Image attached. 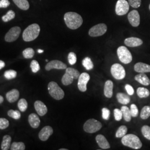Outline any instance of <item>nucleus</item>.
Wrapping results in <instances>:
<instances>
[{
	"mask_svg": "<svg viewBox=\"0 0 150 150\" xmlns=\"http://www.w3.org/2000/svg\"><path fill=\"white\" fill-rule=\"evenodd\" d=\"M127 132V128L126 126H121L116 132V137L117 138L122 137L125 135L126 134Z\"/></svg>",
	"mask_w": 150,
	"mask_h": 150,
	"instance_id": "obj_31",
	"label": "nucleus"
},
{
	"mask_svg": "<svg viewBox=\"0 0 150 150\" xmlns=\"http://www.w3.org/2000/svg\"><path fill=\"white\" fill-rule=\"evenodd\" d=\"M7 115L9 117L13 118L15 120H18L21 117V113L18 111H15L13 110H10L8 111Z\"/></svg>",
	"mask_w": 150,
	"mask_h": 150,
	"instance_id": "obj_39",
	"label": "nucleus"
},
{
	"mask_svg": "<svg viewBox=\"0 0 150 150\" xmlns=\"http://www.w3.org/2000/svg\"><path fill=\"white\" fill-rule=\"evenodd\" d=\"M117 56L120 61L125 64H128L131 62L132 56L129 50L125 46H120L117 51Z\"/></svg>",
	"mask_w": 150,
	"mask_h": 150,
	"instance_id": "obj_6",
	"label": "nucleus"
},
{
	"mask_svg": "<svg viewBox=\"0 0 150 150\" xmlns=\"http://www.w3.org/2000/svg\"><path fill=\"white\" fill-rule=\"evenodd\" d=\"M11 137L10 135H5L4 136L1 144V149L8 150L11 146Z\"/></svg>",
	"mask_w": 150,
	"mask_h": 150,
	"instance_id": "obj_25",
	"label": "nucleus"
},
{
	"mask_svg": "<svg viewBox=\"0 0 150 150\" xmlns=\"http://www.w3.org/2000/svg\"><path fill=\"white\" fill-rule=\"evenodd\" d=\"M38 53L41 54V53H43V50H40V49H39V50H38Z\"/></svg>",
	"mask_w": 150,
	"mask_h": 150,
	"instance_id": "obj_51",
	"label": "nucleus"
},
{
	"mask_svg": "<svg viewBox=\"0 0 150 150\" xmlns=\"http://www.w3.org/2000/svg\"><path fill=\"white\" fill-rule=\"evenodd\" d=\"M111 72L113 77L118 80H122L126 76V71L123 66L119 64H113L111 68Z\"/></svg>",
	"mask_w": 150,
	"mask_h": 150,
	"instance_id": "obj_8",
	"label": "nucleus"
},
{
	"mask_svg": "<svg viewBox=\"0 0 150 150\" xmlns=\"http://www.w3.org/2000/svg\"><path fill=\"white\" fill-rule=\"evenodd\" d=\"M20 96L19 91L16 89H13L11 91H8L6 93V99L10 103L16 102Z\"/></svg>",
	"mask_w": 150,
	"mask_h": 150,
	"instance_id": "obj_18",
	"label": "nucleus"
},
{
	"mask_svg": "<svg viewBox=\"0 0 150 150\" xmlns=\"http://www.w3.org/2000/svg\"><path fill=\"white\" fill-rule=\"evenodd\" d=\"M150 116V106H145L141 110L140 117L143 120H146Z\"/></svg>",
	"mask_w": 150,
	"mask_h": 150,
	"instance_id": "obj_29",
	"label": "nucleus"
},
{
	"mask_svg": "<svg viewBox=\"0 0 150 150\" xmlns=\"http://www.w3.org/2000/svg\"><path fill=\"white\" fill-rule=\"evenodd\" d=\"M48 90L51 96L56 100H62L64 97V91L54 81L50 82L48 83Z\"/></svg>",
	"mask_w": 150,
	"mask_h": 150,
	"instance_id": "obj_4",
	"label": "nucleus"
},
{
	"mask_svg": "<svg viewBox=\"0 0 150 150\" xmlns=\"http://www.w3.org/2000/svg\"><path fill=\"white\" fill-rule=\"evenodd\" d=\"M141 132L143 136L146 139L150 140V127L147 125H144L141 129Z\"/></svg>",
	"mask_w": 150,
	"mask_h": 150,
	"instance_id": "obj_38",
	"label": "nucleus"
},
{
	"mask_svg": "<svg viewBox=\"0 0 150 150\" xmlns=\"http://www.w3.org/2000/svg\"><path fill=\"white\" fill-rule=\"evenodd\" d=\"M102 118L105 120H108L110 116V111L107 108H103L102 110Z\"/></svg>",
	"mask_w": 150,
	"mask_h": 150,
	"instance_id": "obj_46",
	"label": "nucleus"
},
{
	"mask_svg": "<svg viewBox=\"0 0 150 150\" xmlns=\"http://www.w3.org/2000/svg\"><path fill=\"white\" fill-rule=\"evenodd\" d=\"M96 141L98 145L103 150H106L110 148V145L107 139L102 134H98L96 137Z\"/></svg>",
	"mask_w": 150,
	"mask_h": 150,
	"instance_id": "obj_17",
	"label": "nucleus"
},
{
	"mask_svg": "<svg viewBox=\"0 0 150 150\" xmlns=\"http://www.w3.org/2000/svg\"><path fill=\"white\" fill-rule=\"evenodd\" d=\"M5 66V63L3 61L0 60V70L3 69Z\"/></svg>",
	"mask_w": 150,
	"mask_h": 150,
	"instance_id": "obj_49",
	"label": "nucleus"
},
{
	"mask_svg": "<svg viewBox=\"0 0 150 150\" xmlns=\"http://www.w3.org/2000/svg\"><path fill=\"white\" fill-rule=\"evenodd\" d=\"M82 65L87 70H92L93 68V64L90 57H86L82 60Z\"/></svg>",
	"mask_w": 150,
	"mask_h": 150,
	"instance_id": "obj_32",
	"label": "nucleus"
},
{
	"mask_svg": "<svg viewBox=\"0 0 150 150\" xmlns=\"http://www.w3.org/2000/svg\"><path fill=\"white\" fill-rule=\"evenodd\" d=\"M137 94L139 98H147L150 96V91L144 87H139L137 90Z\"/></svg>",
	"mask_w": 150,
	"mask_h": 150,
	"instance_id": "obj_27",
	"label": "nucleus"
},
{
	"mask_svg": "<svg viewBox=\"0 0 150 150\" xmlns=\"http://www.w3.org/2000/svg\"><path fill=\"white\" fill-rule=\"evenodd\" d=\"M46 62H48V59H46Z\"/></svg>",
	"mask_w": 150,
	"mask_h": 150,
	"instance_id": "obj_53",
	"label": "nucleus"
},
{
	"mask_svg": "<svg viewBox=\"0 0 150 150\" xmlns=\"http://www.w3.org/2000/svg\"><path fill=\"white\" fill-rule=\"evenodd\" d=\"M59 150H67V149H60Z\"/></svg>",
	"mask_w": 150,
	"mask_h": 150,
	"instance_id": "obj_52",
	"label": "nucleus"
},
{
	"mask_svg": "<svg viewBox=\"0 0 150 150\" xmlns=\"http://www.w3.org/2000/svg\"><path fill=\"white\" fill-rule=\"evenodd\" d=\"M134 70L137 72H150V65L142 62H138L134 64Z\"/></svg>",
	"mask_w": 150,
	"mask_h": 150,
	"instance_id": "obj_19",
	"label": "nucleus"
},
{
	"mask_svg": "<svg viewBox=\"0 0 150 150\" xmlns=\"http://www.w3.org/2000/svg\"><path fill=\"white\" fill-rule=\"evenodd\" d=\"M34 106L36 112L40 116H43L47 112L46 106L41 101H36L34 103Z\"/></svg>",
	"mask_w": 150,
	"mask_h": 150,
	"instance_id": "obj_16",
	"label": "nucleus"
},
{
	"mask_svg": "<svg viewBox=\"0 0 150 150\" xmlns=\"http://www.w3.org/2000/svg\"><path fill=\"white\" fill-rule=\"evenodd\" d=\"M74 80V79L72 77H71L67 73L65 72V74L62 78L61 81H62V83L64 85L68 86V85H71L73 82Z\"/></svg>",
	"mask_w": 150,
	"mask_h": 150,
	"instance_id": "obj_28",
	"label": "nucleus"
},
{
	"mask_svg": "<svg viewBox=\"0 0 150 150\" xmlns=\"http://www.w3.org/2000/svg\"><path fill=\"white\" fill-rule=\"evenodd\" d=\"M124 43L126 46L130 47H135L142 45L143 41L139 38L131 37L126 38L125 40Z\"/></svg>",
	"mask_w": 150,
	"mask_h": 150,
	"instance_id": "obj_15",
	"label": "nucleus"
},
{
	"mask_svg": "<svg viewBox=\"0 0 150 150\" xmlns=\"http://www.w3.org/2000/svg\"><path fill=\"white\" fill-rule=\"evenodd\" d=\"M116 97L118 102L122 105H127L131 101V98L129 95H126L124 93H118Z\"/></svg>",
	"mask_w": 150,
	"mask_h": 150,
	"instance_id": "obj_23",
	"label": "nucleus"
},
{
	"mask_svg": "<svg viewBox=\"0 0 150 150\" xmlns=\"http://www.w3.org/2000/svg\"><path fill=\"white\" fill-rule=\"evenodd\" d=\"M149 10H150V5H149Z\"/></svg>",
	"mask_w": 150,
	"mask_h": 150,
	"instance_id": "obj_54",
	"label": "nucleus"
},
{
	"mask_svg": "<svg viewBox=\"0 0 150 150\" xmlns=\"http://www.w3.org/2000/svg\"><path fill=\"white\" fill-rule=\"evenodd\" d=\"M113 83L112 81L107 80L105 84L104 87V95L107 98H111L113 95Z\"/></svg>",
	"mask_w": 150,
	"mask_h": 150,
	"instance_id": "obj_21",
	"label": "nucleus"
},
{
	"mask_svg": "<svg viewBox=\"0 0 150 150\" xmlns=\"http://www.w3.org/2000/svg\"><path fill=\"white\" fill-rule=\"evenodd\" d=\"M15 17V12L12 10L8 11L5 15L2 16V20L5 22H7L13 19Z\"/></svg>",
	"mask_w": 150,
	"mask_h": 150,
	"instance_id": "obj_33",
	"label": "nucleus"
},
{
	"mask_svg": "<svg viewBox=\"0 0 150 150\" xmlns=\"http://www.w3.org/2000/svg\"><path fill=\"white\" fill-rule=\"evenodd\" d=\"M54 132L53 129L50 126H46L42 129L38 134V137L42 141H46L49 139L50 136Z\"/></svg>",
	"mask_w": 150,
	"mask_h": 150,
	"instance_id": "obj_14",
	"label": "nucleus"
},
{
	"mask_svg": "<svg viewBox=\"0 0 150 150\" xmlns=\"http://www.w3.org/2000/svg\"><path fill=\"white\" fill-rule=\"evenodd\" d=\"M129 5L126 0H118L115 8L116 15L118 16H123L129 12Z\"/></svg>",
	"mask_w": 150,
	"mask_h": 150,
	"instance_id": "obj_9",
	"label": "nucleus"
},
{
	"mask_svg": "<svg viewBox=\"0 0 150 150\" xmlns=\"http://www.w3.org/2000/svg\"><path fill=\"white\" fill-rule=\"evenodd\" d=\"M121 110L122 112V115H123L124 120L127 122H129L131 120L132 116H131L130 110L129 109V107L123 106L121 107Z\"/></svg>",
	"mask_w": 150,
	"mask_h": 150,
	"instance_id": "obj_26",
	"label": "nucleus"
},
{
	"mask_svg": "<svg viewBox=\"0 0 150 150\" xmlns=\"http://www.w3.org/2000/svg\"><path fill=\"white\" fill-rule=\"evenodd\" d=\"M40 32V27L37 23H33L24 30L22 38L25 41L30 42L38 38Z\"/></svg>",
	"mask_w": 150,
	"mask_h": 150,
	"instance_id": "obj_2",
	"label": "nucleus"
},
{
	"mask_svg": "<svg viewBox=\"0 0 150 150\" xmlns=\"http://www.w3.org/2000/svg\"><path fill=\"white\" fill-rule=\"evenodd\" d=\"M125 89H126V90L127 91V92L129 95L131 96V95H134V89L132 87V86H131L130 85H129V84L126 85H125Z\"/></svg>",
	"mask_w": 150,
	"mask_h": 150,
	"instance_id": "obj_47",
	"label": "nucleus"
},
{
	"mask_svg": "<svg viewBox=\"0 0 150 150\" xmlns=\"http://www.w3.org/2000/svg\"><path fill=\"white\" fill-rule=\"evenodd\" d=\"M4 76L7 80H12L13 79L16 78L17 76V72L16 71L13 70L6 71L4 73Z\"/></svg>",
	"mask_w": 150,
	"mask_h": 150,
	"instance_id": "obj_37",
	"label": "nucleus"
},
{
	"mask_svg": "<svg viewBox=\"0 0 150 150\" xmlns=\"http://www.w3.org/2000/svg\"><path fill=\"white\" fill-rule=\"evenodd\" d=\"M134 80L144 86H149L150 84V79L144 73H140L135 76Z\"/></svg>",
	"mask_w": 150,
	"mask_h": 150,
	"instance_id": "obj_22",
	"label": "nucleus"
},
{
	"mask_svg": "<svg viewBox=\"0 0 150 150\" xmlns=\"http://www.w3.org/2000/svg\"><path fill=\"white\" fill-rule=\"evenodd\" d=\"M130 112L132 117H136L139 114V110L136 105L132 104L130 107Z\"/></svg>",
	"mask_w": 150,
	"mask_h": 150,
	"instance_id": "obj_43",
	"label": "nucleus"
},
{
	"mask_svg": "<svg viewBox=\"0 0 150 150\" xmlns=\"http://www.w3.org/2000/svg\"><path fill=\"white\" fill-rule=\"evenodd\" d=\"M128 20L133 27H138L140 23V16L139 12L134 10L131 11L128 15Z\"/></svg>",
	"mask_w": 150,
	"mask_h": 150,
	"instance_id": "obj_12",
	"label": "nucleus"
},
{
	"mask_svg": "<svg viewBox=\"0 0 150 150\" xmlns=\"http://www.w3.org/2000/svg\"><path fill=\"white\" fill-rule=\"evenodd\" d=\"M18 107L20 111L25 112L27 110L28 103L27 101L25 98H22L18 102Z\"/></svg>",
	"mask_w": 150,
	"mask_h": 150,
	"instance_id": "obj_35",
	"label": "nucleus"
},
{
	"mask_svg": "<svg viewBox=\"0 0 150 150\" xmlns=\"http://www.w3.org/2000/svg\"><path fill=\"white\" fill-rule=\"evenodd\" d=\"M122 144L124 146H127L135 150H138L141 148L142 144L139 138L134 134L125 135L121 139Z\"/></svg>",
	"mask_w": 150,
	"mask_h": 150,
	"instance_id": "obj_3",
	"label": "nucleus"
},
{
	"mask_svg": "<svg viewBox=\"0 0 150 150\" xmlns=\"http://www.w3.org/2000/svg\"><path fill=\"white\" fill-rule=\"evenodd\" d=\"M113 112H114L115 119L117 121H121V119L123 117L122 112L121 110H120V109H118V108H116V109L114 110Z\"/></svg>",
	"mask_w": 150,
	"mask_h": 150,
	"instance_id": "obj_41",
	"label": "nucleus"
},
{
	"mask_svg": "<svg viewBox=\"0 0 150 150\" xmlns=\"http://www.w3.org/2000/svg\"><path fill=\"white\" fill-rule=\"evenodd\" d=\"M78 81V88L81 92H85L87 90V84L90 79V76L87 73L83 72L80 75Z\"/></svg>",
	"mask_w": 150,
	"mask_h": 150,
	"instance_id": "obj_11",
	"label": "nucleus"
},
{
	"mask_svg": "<svg viewBox=\"0 0 150 150\" xmlns=\"http://www.w3.org/2000/svg\"><path fill=\"white\" fill-rule=\"evenodd\" d=\"M64 22L67 26L71 30H76L81 27L83 23L82 17L77 13L69 12L64 14Z\"/></svg>",
	"mask_w": 150,
	"mask_h": 150,
	"instance_id": "obj_1",
	"label": "nucleus"
},
{
	"mask_svg": "<svg viewBox=\"0 0 150 150\" xmlns=\"http://www.w3.org/2000/svg\"><path fill=\"white\" fill-rule=\"evenodd\" d=\"M9 126V121L5 118H0V129H7Z\"/></svg>",
	"mask_w": 150,
	"mask_h": 150,
	"instance_id": "obj_44",
	"label": "nucleus"
},
{
	"mask_svg": "<svg viewBox=\"0 0 150 150\" xmlns=\"http://www.w3.org/2000/svg\"><path fill=\"white\" fill-rule=\"evenodd\" d=\"M4 97L0 95V104L4 102Z\"/></svg>",
	"mask_w": 150,
	"mask_h": 150,
	"instance_id": "obj_50",
	"label": "nucleus"
},
{
	"mask_svg": "<svg viewBox=\"0 0 150 150\" xmlns=\"http://www.w3.org/2000/svg\"><path fill=\"white\" fill-rule=\"evenodd\" d=\"M66 72L70 75L71 77H72L74 79H78L80 75V74L78 70L71 67H67V69H66Z\"/></svg>",
	"mask_w": 150,
	"mask_h": 150,
	"instance_id": "obj_30",
	"label": "nucleus"
},
{
	"mask_svg": "<svg viewBox=\"0 0 150 150\" xmlns=\"http://www.w3.org/2000/svg\"><path fill=\"white\" fill-rule=\"evenodd\" d=\"M22 54L24 58L30 59H32V57L34 56L35 51L33 48H27L23 50Z\"/></svg>",
	"mask_w": 150,
	"mask_h": 150,
	"instance_id": "obj_34",
	"label": "nucleus"
},
{
	"mask_svg": "<svg viewBox=\"0 0 150 150\" xmlns=\"http://www.w3.org/2000/svg\"><path fill=\"white\" fill-rule=\"evenodd\" d=\"M67 69V65L59 60H52L48 62L45 66L46 71H50L52 69L64 70Z\"/></svg>",
	"mask_w": 150,
	"mask_h": 150,
	"instance_id": "obj_13",
	"label": "nucleus"
},
{
	"mask_svg": "<svg viewBox=\"0 0 150 150\" xmlns=\"http://www.w3.org/2000/svg\"><path fill=\"white\" fill-rule=\"evenodd\" d=\"M68 61L70 64L74 65L77 62L76 54L74 52H70L68 55Z\"/></svg>",
	"mask_w": 150,
	"mask_h": 150,
	"instance_id": "obj_42",
	"label": "nucleus"
},
{
	"mask_svg": "<svg viewBox=\"0 0 150 150\" xmlns=\"http://www.w3.org/2000/svg\"><path fill=\"white\" fill-rule=\"evenodd\" d=\"M28 122L33 129H37L40 125V119L36 114L31 113L28 116Z\"/></svg>",
	"mask_w": 150,
	"mask_h": 150,
	"instance_id": "obj_20",
	"label": "nucleus"
},
{
	"mask_svg": "<svg viewBox=\"0 0 150 150\" xmlns=\"http://www.w3.org/2000/svg\"><path fill=\"white\" fill-rule=\"evenodd\" d=\"M102 125L100 122L95 119L91 118L88 120L83 125L84 131L90 134L96 132L102 128Z\"/></svg>",
	"mask_w": 150,
	"mask_h": 150,
	"instance_id": "obj_5",
	"label": "nucleus"
},
{
	"mask_svg": "<svg viewBox=\"0 0 150 150\" xmlns=\"http://www.w3.org/2000/svg\"><path fill=\"white\" fill-rule=\"evenodd\" d=\"M21 31V28L18 26L12 27L6 34L5 40L7 42H12L18 38Z\"/></svg>",
	"mask_w": 150,
	"mask_h": 150,
	"instance_id": "obj_10",
	"label": "nucleus"
},
{
	"mask_svg": "<svg viewBox=\"0 0 150 150\" xmlns=\"http://www.w3.org/2000/svg\"><path fill=\"white\" fill-rule=\"evenodd\" d=\"M30 67L33 73H36L40 70V64L36 60H32V62H31Z\"/></svg>",
	"mask_w": 150,
	"mask_h": 150,
	"instance_id": "obj_40",
	"label": "nucleus"
},
{
	"mask_svg": "<svg viewBox=\"0 0 150 150\" xmlns=\"http://www.w3.org/2000/svg\"><path fill=\"white\" fill-rule=\"evenodd\" d=\"M13 1L19 8L22 10H27L30 8V4L27 0H13Z\"/></svg>",
	"mask_w": 150,
	"mask_h": 150,
	"instance_id": "obj_24",
	"label": "nucleus"
},
{
	"mask_svg": "<svg viewBox=\"0 0 150 150\" xmlns=\"http://www.w3.org/2000/svg\"><path fill=\"white\" fill-rule=\"evenodd\" d=\"M10 149L11 150H25V145L23 142H14L11 145Z\"/></svg>",
	"mask_w": 150,
	"mask_h": 150,
	"instance_id": "obj_36",
	"label": "nucleus"
},
{
	"mask_svg": "<svg viewBox=\"0 0 150 150\" xmlns=\"http://www.w3.org/2000/svg\"><path fill=\"white\" fill-rule=\"evenodd\" d=\"M107 30V27L105 23H99L91 27L88 31V35L91 37H98L103 35Z\"/></svg>",
	"mask_w": 150,
	"mask_h": 150,
	"instance_id": "obj_7",
	"label": "nucleus"
},
{
	"mask_svg": "<svg viewBox=\"0 0 150 150\" xmlns=\"http://www.w3.org/2000/svg\"><path fill=\"white\" fill-rule=\"evenodd\" d=\"M10 5L8 0H0V8H7Z\"/></svg>",
	"mask_w": 150,
	"mask_h": 150,
	"instance_id": "obj_48",
	"label": "nucleus"
},
{
	"mask_svg": "<svg viewBox=\"0 0 150 150\" xmlns=\"http://www.w3.org/2000/svg\"><path fill=\"white\" fill-rule=\"evenodd\" d=\"M129 5L134 8H137L140 7L141 0H128Z\"/></svg>",
	"mask_w": 150,
	"mask_h": 150,
	"instance_id": "obj_45",
	"label": "nucleus"
}]
</instances>
